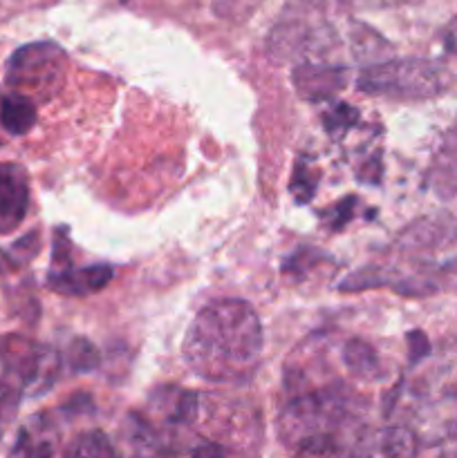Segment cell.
<instances>
[{
  "label": "cell",
  "instance_id": "5b68a950",
  "mask_svg": "<svg viewBox=\"0 0 457 458\" xmlns=\"http://www.w3.org/2000/svg\"><path fill=\"white\" fill-rule=\"evenodd\" d=\"M343 398L336 392H309L296 396L282 407L280 432L291 447L314 434H332V429L345 419Z\"/></svg>",
  "mask_w": 457,
  "mask_h": 458
},
{
  "label": "cell",
  "instance_id": "603a6c76",
  "mask_svg": "<svg viewBox=\"0 0 457 458\" xmlns=\"http://www.w3.org/2000/svg\"><path fill=\"white\" fill-rule=\"evenodd\" d=\"M349 9L357 12H376V9H392V7H408V4H419L424 0H341Z\"/></svg>",
  "mask_w": 457,
  "mask_h": 458
},
{
  "label": "cell",
  "instance_id": "8992f818",
  "mask_svg": "<svg viewBox=\"0 0 457 458\" xmlns=\"http://www.w3.org/2000/svg\"><path fill=\"white\" fill-rule=\"evenodd\" d=\"M291 81L300 98L312 103H323L334 98L348 83V70L343 65L325 61L296 63Z\"/></svg>",
  "mask_w": 457,
  "mask_h": 458
},
{
  "label": "cell",
  "instance_id": "7402d4cb",
  "mask_svg": "<svg viewBox=\"0 0 457 458\" xmlns=\"http://www.w3.org/2000/svg\"><path fill=\"white\" fill-rule=\"evenodd\" d=\"M357 121L358 112L354 110L352 106H348V103H334V106L323 114V123H325V128L330 130L334 137L336 134H343L348 128H352Z\"/></svg>",
  "mask_w": 457,
  "mask_h": 458
},
{
  "label": "cell",
  "instance_id": "cb8c5ba5",
  "mask_svg": "<svg viewBox=\"0 0 457 458\" xmlns=\"http://www.w3.org/2000/svg\"><path fill=\"white\" fill-rule=\"evenodd\" d=\"M354 204H357V199H352V197H345L343 201H339V204L334 206V213H332L330 228H334V231L343 228L345 224H348V219L352 217V206Z\"/></svg>",
  "mask_w": 457,
  "mask_h": 458
},
{
  "label": "cell",
  "instance_id": "5bb4252c",
  "mask_svg": "<svg viewBox=\"0 0 457 458\" xmlns=\"http://www.w3.org/2000/svg\"><path fill=\"white\" fill-rule=\"evenodd\" d=\"M343 365L345 369L352 376H357V378L372 380L379 378L381 374V365L375 349L358 338L348 340V343L343 344Z\"/></svg>",
  "mask_w": 457,
  "mask_h": 458
},
{
  "label": "cell",
  "instance_id": "83f0119b",
  "mask_svg": "<svg viewBox=\"0 0 457 458\" xmlns=\"http://www.w3.org/2000/svg\"><path fill=\"white\" fill-rule=\"evenodd\" d=\"M121 3H128V0H121Z\"/></svg>",
  "mask_w": 457,
  "mask_h": 458
},
{
  "label": "cell",
  "instance_id": "d6986e66",
  "mask_svg": "<svg viewBox=\"0 0 457 458\" xmlns=\"http://www.w3.org/2000/svg\"><path fill=\"white\" fill-rule=\"evenodd\" d=\"M296 458H341V445L334 434H314L294 447Z\"/></svg>",
  "mask_w": 457,
  "mask_h": 458
},
{
  "label": "cell",
  "instance_id": "9c48e42d",
  "mask_svg": "<svg viewBox=\"0 0 457 458\" xmlns=\"http://www.w3.org/2000/svg\"><path fill=\"white\" fill-rule=\"evenodd\" d=\"M426 188L439 199L457 197V123L448 130L426 170Z\"/></svg>",
  "mask_w": 457,
  "mask_h": 458
},
{
  "label": "cell",
  "instance_id": "8fae6325",
  "mask_svg": "<svg viewBox=\"0 0 457 458\" xmlns=\"http://www.w3.org/2000/svg\"><path fill=\"white\" fill-rule=\"evenodd\" d=\"M56 437L45 416H36L18 432L12 458H54Z\"/></svg>",
  "mask_w": 457,
  "mask_h": 458
},
{
  "label": "cell",
  "instance_id": "52a82bcc",
  "mask_svg": "<svg viewBox=\"0 0 457 458\" xmlns=\"http://www.w3.org/2000/svg\"><path fill=\"white\" fill-rule=\"evenodd\" d=\"M457 242V219L448 213L426 215L408 224L397 235V250L419 253V250H439Z\"/></svg>",
  "mask_w": 457,
  "mask_h": 458
},
{
  "label": "cell",
  "instance_id": "ac0fdd59",
  "mask_svg": "<svg viewBox=\"0 0 457 458\" xmlns=\"http://www.w3.org/2000/svg\"><path fill=\"white\" fill-rule=\"evenodd\" d=\"M318 186V170L309 165L307 159H298L296 161L294 174H291V183L289 191L294 192V199L298 204H307L312 201L314 192H316Z\"/></svg>",
  "mask_w": 457,
  "mask_h": 458
},
{
  "label": "cell",
  "instance_id": "277c9868",
  "mask_svg": "<svg viewBox=\"0 0 457 458\" xmlns=\"http://www.w3.org/2000/svg\"><path fill=\"white\" fill-rule=\"evenodd\" d=\"M67 58L58 45L30 43L16 49L7 63V83L21 97L49 98L65 81ZM34 101V98H31Z\"/></svg>",
  "mask_w": 457,
  "mask_h": 458
},
{
  "label": "cell",
  "instance_id": "3957f363",
  "mask_svg": "<svg viewBox=\"0 0 457 458\" xmlns=\"http://www.w3.org/2000/svg\"><path fill=\"white\" fill-rule=\"evenodd\" d=\"M336 34L330 22L309 16L305 9L291 7L278 18L264 43V52L273 63L318 61L334 47Z\"/></svg>",
  "mask_w": 457,
  "mask_h": 458
},
{
  "label": "cell",
  "instance_id": "30bf717a",
  "mask_svg": "<svg viewBox=\"0 0 457 458\" xmlns=\"http://www.w3.org/2000/svg\"><path fill=\"white\" fill-rule=\"evenodd\" d=\"M112 276L115 273L108 264H94V267L83 268H58L47 276V289L58 295H67V298H85V295L101 291L112 280Z\"/></svg>",
  "mask_w": 457,
  "mask_h": 458
},
{
  "label": "cell",
  "instance_id": "ffe728a7",
  "mask_svg": "<svg viewBox=\"0 0 457 458\" xmlns=\"http://www.w3.org/2000/svg\"><path fill=\"white\" fill-rule=\"evenodd\" d=\"M381 450L388 458H410L417 450V438L410 429L406 428H390L384 434Z\"/></svg>",
  "mask_w": 457,
  "mask_h": 458
},
{
  "label": "cell",
  "instance_id": "4316f807",
  "mask_svg": "<svg viewBox=\"0 0 457 458\" xmlns=\"http://www.w3.org/2000/svg\"><path fill=\"white\" fill-rule=\"evenodd\" d=\"M354 458H372V456H366V454H358V456H354Z\"/></svg>",
  "mask_w": 457,
  "mask_h": 458
},
{
  "label": "cell",
  "instance_id": "9a60e30c",
  "mask_svg": "<svg viewBox=\"0 0 457 458\" xmlns=\"http://www.w3.org/2000/svg\"><path fill=\"white\" fill-rule=\"evenodd\" d=\"M352 52L358 61H384V54L388 49H392L388 45V40L381 38L375 30L366 27L363 22H352Z\"/></svg>",
  "mask_w": 457,
  "mask_h": 458
},
{
  "label": "cell",
  "instance_id": "7a4b0ae2",
  "mask_svg": "<svg viewBox=\"0 0 457 458\" xmlns=\"http://www.w3.org/2000/svg\"><path fill=\"white\" fill-rule=\"evenodd\" d=\"M453 85V74L433 58H385L363 67L357 76L358 92L392 101H428Z\"/></svg>",
  "mask_w": 457,
  "mask_h": 458
},
{
  "label": "cell",
  "instance_id": "484cf974",
  "mask_svg": "<svg viewBox=\"0 0 457 458\" xmlns=\"http://www.w3.org/2000/svg\"><path fill=\"white\" fill-rule=\"evenodd\" d=\"M442 45L448 54L457 56V16L442 30Z\"/></svg>",
  "mask_w": 457,
  "mask_h": 458
},
{
  "label": "cell",
  "instance_id": "6da1fadb",
  "mask_svg": "<svg viewBox=\"0 0 457 458\" xmlns=\"http://www.w3.org/2000/svg\"><path fill=\"white\" fill-rule=\"evenodd\" d=\"M263 327L245 300H215L197 311L184 338L186 365L200 378L228 383L245 378L263 353Z\"/></svg>",
  "mask_w": 457,
  "mask_h": 458
},
{
  "label": "cell",
  "instance_id": "ba28073f",
  "mask_svg": "<svg viewBox=\"0 0 457 458\" xmlns=\"http://www.w3.org/2000/svg\"><path fill=\"white\" fill-rule=\"evenodd\" d=\"M30 210V177L22 165L0 161V233L16 231Z\"/></svg>",
  "mask_w": 457,
  "mask_h": 458
},
{
  "label": "cell",
  "instance_id": "4fadbf2b",
  "mask_svg": "<svg viewBox=\"0 0 457 458\" xmlns=\"http://www.w3.org/2000/svg\"><path fill=\"white\" fill-rule=\"evenodd\" d=\"M36 123V103L21 94H9L0 101V125L12 137H22Z\"/></svg>",
  "mask_w": 457,
  "mask_h": 458
},
{
  "label": "cell",
  "instance_id": "7c38bea8",
  "mask_svg": "<svg viewBox=\"0 0 457 458\" xmlns=\"http://www.w3.org/2000/svg\"><path fill=\"white\" fill-rule=\"evenodd\" d=\"M152 401H155V410L173 425L188 423L197 410V396L188 392V389L160 387L155 389Z\"/></svg>",
  "mask_w": 457,
  "mask_h": 458
},
{
  "label": "cell",
  "instance_id": "2e32d148",
  "mask_svg": "<svg viewBox=\"0 0 457 458\" xmlns=\"http://www.w3.org/2000/svg\"><path fill=\"white\" fill-rule=\"evenodd\" d=\"M63 458H116L115 445L103 432H83L70 443Z\"/></svg>",
  "mask_w": 457,
  "mask_h": 458
},
{
  "label": "cell",
  "instance_id": "d4e9b609",
  "mask_svg": "<svg viewBox=\"0 0 457 458\" xmlns=\"http://www.w3.org/2000/svg\"><path fill=\"white\" fill-rule=\"evenodd\" d=\"M175 458H227V456H224V452L220 450L218 445H213V443H197V445L188 447L186 452H182V454H177Z\"/></svg>",
  "mask_w": 457,
  "mask_h": 458
},
{
  "label": "cell",
  "instance_id": "e0dca14e",
  "mask_svg": "<svg viewBox=\"0 0 457 458\" xmlns=\"http://www.w3.org/2000/svg\"><path fill=\"white\" fill-rule=\"evenodd\" d=\"M263 3L264 0H211V9L220 21L240 25V22L249 21Z\"/></svg>",
  "mask_w": 457,
  "mask_h": 458
},
{
  "label": "cell",
  "instance_id": "44dd1931",
  "mask_svg": "<svg viewBox=\"0 0 457 458\" xmlns=\"http://www.w3.org/2000/svg\"><path fill=\"white\" fill-rule=\"evenodd\" d=\"M67 365L76 374H88V371L99 367V352L94 344L85 338L72 340L70 349H67Z\"/></svg>",
  "mask_w": 457,
  "mask_h": 458
}]
</instances>
